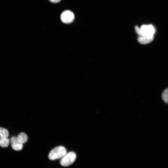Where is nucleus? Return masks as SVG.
Segmentation results:
<instances>
[{"label": "nucleus", "instance_id": "obj_1", "mask_svg": "<svg viewBox=\"0 0 168 168\" xmlns=\"http://www.w3.org/2000/svg\"><path fill=\"white\" fill-rule=\"evenodd\" d=\"M67 153L66 148L62 146L56 147L49 152L48 157L50 160H53L62 158Z\"/></svg>", "mask_w": 168, "mask_h": 168}, {"label": "nucleus", "instance_id": "obj_2", "mask_svg": "<svg viewBox=\"0 0 168 168\" xmlns=\"http://www.w3.org/2000/svg\"><path fill=\"white\" fill-rule=\"evenodd\" d=\"M76 157V154L71 152L66 153L62 158L60 161L61 165L64 166H68L72 164L75 161Z\"/></svg>", "mask_w": 168, "mask_h": 168}, {"label": "nucleus", "instance_id": "obj_3", "mask_svg": "<svg viewBox=\"0 0 168 168\" xmlns=\"http://www.w3.org/2000/svg\"><path fill=\"white\" fill-rule=\"evenodd\" d=\"M61 21L65 24H69L74 20L75 16L73 12L67 10L63 12L60 16Z\"/></svg>", "mask_w": 168, "mask_h": 168}, {"label": "nucleus", "instance_id": "obj_4", "mask_svg": "<svg viewBox=\"0 0 168 168\" xmlns=\"http://www.w3.org/2000/svg\"><path fill=\"white\" fill-rule=\"evenodd\" d=\"M141 35H154L155 29L151 25H143L140 28Z\"/></svg>", "mask_w": 168, "mask_h": 168}, {"label": "nucleus", "instance_id": "obj_5", "mask_svg": "<svg viewBox=\"0 0 168 168\" xmlns=\"http://www.w3.org/2000/svg\"><path fill=\"white\" fill-rule=\"evenodd\" d=\"M10 141L13 150L18 151L22 149L23 144L19 141L17 137H12L10 139Z\"/></svg>", "mask_w": 168, "mask_h": 168}, {"label": "nucleus", "instance_id": "obj_6", "mask_svg": "<svg viewBox=\"0 0 168 168\" xmlns=\"http://www.w3.org/2000/svg\"><path fill=\"white\" fill-rule=\"evenodd\" d=\"M154 38V35L139 36L138 38V42L142 44H147L151 42Z\"/></svg>", "mask_w": 168, "mask_h": 168}, {"label": "nucleus", "instance_id": "obj_7", "mask_svg": "<svg viewBox=\"0 0 168 168\" xmlns=\"http://www.w3.org/2000/svg\"><path fill=\"white\" fill-rule=\"evenodd\" d=\"M17 138L19 141L23 144L26 143L28 140L27 135L24 133H20Z\"/></svg>", "mask_w": 168, "mask_h": 168}, {"label": "nucleus", "instance_id": "obj_8", "mask_svg": "<svg viewBox=\"0 0 168 168\" xmlns=\"http://www.w3.org/2000/svg\"><path fill=\"white\" fill-rule=\"evenodd\" d=\"M10 140L7 138H0V146L6 147H7L9 144Z\"/></svg>", "mask_w": 168, "mask_h": 168}, {"label": "nucleus", "instance_id": "obj_9", "mask_svg": "<svg viewBox=\"0 0 168 168\" xmlns=\"http://www.w3.org/2000/svg\"><path fill=\"white\" fill-rule=\"evenodd\" d=\"M8 136V130L5 128L0 127V138H7Z\"/></svg>", "mask_w": 168, "mask_h": 168}, {"label": "nucleus", "instance_id": "obj_10", "mask_svg": "<svg viewBox=\"0 0 168 168\" xmlns=\"http://www.w3.org/2000/svg\"><path fill=\"white\" fill-rule=\"evenodd\" d=\"M162 98L165 102L168 103V88L163 91L162 95Z\"/></svg>", "mask_w": 168, "mask_h": 168}, {"label": "nucleus", "instance_id": "obj_11", "mask_svg": "<svg viewBox=\"0 0 168 168\" xmlns=\"http://www.w3.org/2000/svg\"><path fill=\"white\" fill-rule=\"evenodd\" d=\"M135 30L137 33L140 36L141 35V30L140 28L138 26H136L135 27Z\"/></svg>", "mask_w": 168, "mask_h": 168}, {"label": "nucleus", "instance_id": "obj_12", "mask_svg": "<svg viewBox=\"0 0 168 168\" xmlns=\"http://www.w3.org/2000/svg\"><path fill=\"white\" fill-rule=\"evenodd\" d=\"M52 2L56 3L59 2L61 0H49Z\"/></svg>", "mask_w": 168, "mask_h": 168}]
</instances>
